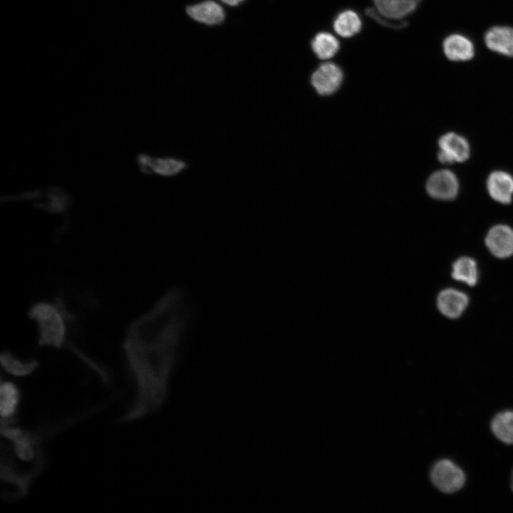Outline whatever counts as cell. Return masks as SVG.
<instances>
[{
  "instance_id": "1",
  "label": "cell",
  "mask_w": 513,
  "mask_h": 513,
  "mask_svg": "<svg viewBox=\"0 0 513 513\" xmlns=\"http://www.w3.org/2000/svg\"><path fill=\"white\" fill-rule=\"evenodd\" d=\"M182 291L171 289L132 323L123 349L135 378L134 408L149 412L160 400L163 384L186 327Z\"/></svg>"
},
{
  "instance_id": "2",
  "label": "cell",
  "mask_w": 513,
  "mask_h": 513,
  "mask_svg": "<svg viewBox=\"0 0 513 513\" xmlns=\"http://www.w3.org/2000/svg\"><path fill=\"white\" fill-rule=\"evenodd\" d=\"M28 314L37 325L40 345L53 348L62 346L66 331V314L61 306L39 302L31 308Z\"/></svg>"
},
{
  "instance_id": "3",
  "label": "cell",
  "mask_w": 513,
  "mask_h": 513,
  "mask_svg": "<svg viewBox=\"0 0 513 513\" xmlns=\"http://www.w3.org/2000/svg\"><path fill=\"white\" fill-rule=\"evenodd\" d=\"M432 486L442 494L452 495L460 492L466 485L465 470L450 457H441L435 461L429 471Z\"/></svg>"
},
{
  "instance_id": "4",
  "label": "cell",
  "mask_w": 513,
  "mask_h": 513,
  "mask_svg": "<svg viewBox=\"0 0 513 513\" xmlns=\"http://www.w3.org/2000/svg\"><path fill=\"white\" fill-rule=\"evenodd\" d=\"M343 73L339 66L333 62L320 64L311 76V83L315 90L321 95L335 93L341 87Z\"/></svg>"
},
{
  "instance_id": "5",
  "label": "cell",
  "mask_w": 513,
  "mask_h": 513,
  "mask_svg": "<svg viewBox=\"0 0 513 513\" xmlns=\"http://www.w3.org/2000/svg\"><path fill=\"white\" fill-rule=\"evenodd\" d=\"M438 145L440 151L437 157L442 163L463 162L470 157V147L467 140L457 133H447L443 135Z\"/></svg>"
},
{
  "instance_id": "6",
  "label": "cell",
  "mask_w": 513,
  "mask_h": 513,
  "mask_svg": "<svg viewBox=\"0 0 513 513\" xmlns=\"http://www.w3.org/2000/svg\"><path fill=\"white\" fill-rule=\"evenodd\" d=\"M426 190L429 195L434 199L451 200L455 199L458 193L459 182L452 171L442 170L430 176Z\"/></svg>"
},
{
  "instance_id": "7",
  "label": "cell",
  "mask_w": 513,
  "mask_h": 513,
  "mask_svg": "<svg viewBox=\"0 0 513 513\" xmlns=\"http://www.w3.org/2000/svg\"><path fill=\"white\" fill-rule=\"evenodd\" d=\"M485 244L496 257L504 259L513 254V229L505 224H497L488 232Z\"/></svg>"
},
{
  "instance_id": "8",
  "label": "cell",
  "mask_w": 513,
  "mask_h": 513,
  "mask_svg": "<svg viewBox=\"0 0 513 513\" xmlns=\"http://www.w3.org/2000/svg\"><path fill=\"white\" fill-rule=\"evenodd\" d=\"M468 302L467 294L451 288L442 291L437 299L439 311L450 318L460 317L467 308Z\"/></svg>"
},
{
  "instance_id": "9",
  "label": "cell",
  "mask_w": 513,
  "mask_h": 513,
  "mask_svg": "<svg viewBox=\"0 0 513 513\" xmlns=\"http://www.w3.org/2000/svg\"><path fill=\"white\" fill-rule=\"evenodd\" d=\"M487 188L494 200L509 204L513 196V177L504 171L492 172L487 178Z\"/></svg>"
},
{
  "instance_id": "10",
  "label": "cell",
  "mask_w": 513,
  "mask_h": 513,
  "mask_svg": "<svg viewBox=\"0 0 513 513\" xmlns=\"http://www.w3.org/2000/svg\"><path fill=\"white\" fill-rule=\"evenodd\" d=\"M484 42L491 51L513 57V28L503 26H494L486 32Z\"/></svg>"
},
{
  "instance_id": "11",
  "label": "cell",
  "mask_w": 513,
  "mask_h": 513,
  "mask_svg": "<svg viewBox=\"0 0 513 513\" xmlns=\"http://www.w3.org/2000/svg\"><path fill=\"white\" fill-rule=\"evenodd\" d=\"M421 0H373L376 11L390 20H400L413 12Z\"/></svg>"
},
{
  "instance_id": "12",
  "label": "cell",
  "mask_w": 513,
  "mask_h": 513,
  "mask_svg": "<svg viewBox=\"0 0 513 513\" xmlns=\"http://www.w3.org/2000/svg\"><path fill=\"white\" fill-rule=\"evenodd\" d=\"M442 48L445 56L452 61H467L475 54L472 42L461 34L448 36L443 41Z\"/></svg>"
},
{
  "instance_id": "13",
  "label": "cell",
  "mask_w": 513,
  "mask_h": 513,
  "mask_svg": "<svg viewBox=\"0 0 513 513\" xmlns=\"http://www.w3.org/2000/svg\"><path fill=\"white\" fill-rule=\"evenodd\" d=\"M489 430L496 440L506 445H513V408L497 412L490 419Z\"/></svg>"
},
{
  "instance_id": "14",
  "label": "cell",
  "mask_w": 513,
  "mask_h": 513,
  "mask_svg": "<svg viewBox=\"0 0 513 513\" xmlns=\"http://www.w3.org/2000/svg\"><path fill=\"white\" fill-rule=\"evenodd\" d=\"M186 11L192 19L208 25L218 24L224 19L222 7L212 0L190 6Z\"/></svg>"
},
{
  "instance_id": "15",
  "label": "cell",
  "mask_w": 513,
  "mask_h": 513,
  "mask_svg": "<svg viewBox=\"0 0 513 513\" xmlns=\"http://www.w3.org/2000/svg\"><path fill=\"white\" fill-rule=\"evenodd\" d=\"M139 162L145 170H152L160 175L166 177L178 175L187 167L185 161L172 157L152 158L149 156L142 155L139 158Z\"/></svg>"
},
{
  "instance_id": "16",
  "label": "cell",
  "mask_w": 513,
  "mask_h": 513,
  "mask_svg": "<svg viewBox=\"0 0 513 513\" xmlns=\"http://www.w3.org/2000/svg\"><path fill=\"white\" fill-rule=\"evenodd\" d=\"M19 402V391L15 384L2 381L0 387V413L1 425H9Z\"/></svg>"
},
{
  "instance_id": "17",
  "label": "cell",
  "mask_w": 513,
  "mask_h": 513,
  "mask_svg": "<svg viewBox=\"0 0 513 513\" xmlns=\"http://www.w3.org/2000/svg\"><path fill=\"white\" fill-rule=\"evenodd\" d=\"M362 28V21L357 12L346 9L337 14L333 21V28L336 33L345 38H351L358 34Z\"/></svg>"
},
{
  "instance_id": "18",
  "label": "cell",
  "mask_w": 513,
  "mask_h": 513,
  "mask_svg": "<svg viewBox=\"0 0 513 513\" xmlns=\"http://www.w3.org/2000/svg\"><path fill=\"white\" fill-rule=\"evenodd\" d=\"M311 48L318 59L328 60L336 55L340 48V43L332 33L321 31L312 38Z\"/></svg>"
},
{
  "instance_id": "19",
  "label": "cell",
  "mask_w": 513,
  "mask_h": 513,
  "mask_svg": "<svg viewBox=\"0 0 513 513\" xmlns=\"http://www.w3.org/2000/svg\"><path fill=\"white\" fill-rule=\"evenodd\" d=\"M8 440L13 442L15 452L21 460L30 461L34 458V436L20 428H14L9 434Z\"/></svg>"
},
{
  "instance_id": "20",
  "label": "cell",
  "mask_w": 513,
  "mask_h": 513,
  "mask_svg": "<svg viewBox=\"0 0 513 513\" xmlns=\"http://www.w3.org/2000/svg\"><path fill=\"white\" fill-rule=\"evenodd\" d=\"M4 456L1 457V478L5 482L18 486L19 494L23 495L27 492L30 481L34 477L40 468L28 474H19L13 468L11 460Z\"/></svg>"
},
{
  "instance_id": "21",
  "label": "cell",
  "mask_w": 513,
  "mask_h": 513,
  "mask_svg": "<svg viewBox=\"0 0 513 513\" xmlns=\"http://www.w3.org/2000/svg\"><path fill=\"white\" fill-rule=\"evenodd\" d=\"M452 277L470 286L476 285L478 280L476 261L467 256L459 258L452 264Z\"/></svg>"
},
{
  "instance_id": "22",
  "label": "cell",
  "mask_w": 513,
  "mask_h": 513,
  "mask_svg": "<svg viewBox=\"0 0 513 513\" xmlns=\"http://www.w3.org/2000/svg\"><path fill=\"white\" fill-rule=\"evenodd\" d=\"M0 361L5 371L15 376L28 375L38 366L36 361H23L6 351L1 353Z\"/></svg>"
},
{
  "instance_id": "23",
  "label": "cell",
  "mask_w": 513,
  "mask_h": 513,
  "mask_svg": "<svg viewBox=\"0 0 513 513\" xmlns=\"http://www.w3.org/2000/svg\"><path fill=\"white\" fill-rule=\"evenodd\" d=\"M223 3L229 6H237L244 0H221Z\"/></svg>"
},
{
  "instance_id": "24",
  "label": "cell",
  "mask_w": 513,
  "mask_h": 513,
  "mask_svg": "<svg viewBox=\"0 0 513 513\" xmlns=\"http://www.w3.org/2000/svg\"><path fill=\"white\" fill-rule=\"evenodd\" d=\"M509 487L511 491L513 492V467L510 472V477H509Z\"/></svg>"
}]
</instances>
